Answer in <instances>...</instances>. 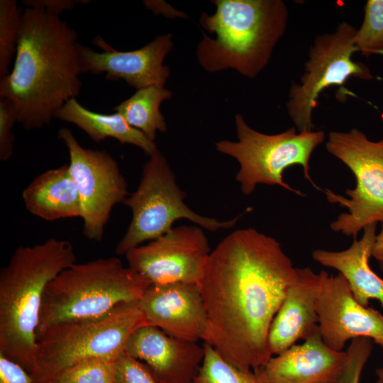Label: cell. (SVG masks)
<instances>
[{"label": "cell", "instance_id": "1", "mask_svg": "<svg viewBox=\"0 0 383 383\" xmlns=\"http://www.w3.org/2000/svg\"><path fill=\"white\" fill-rule=\"evenodd\" d=\"M296 268L274 238L240 229L209 254L198 283L208 318L204 343L226 361L255 372L273 356L271 324Z\"/></svg>", "mask_w": 383, "mask_h": 383}, {"label": "cell", "instance_id": "2", "mask_svg": "<svg viewBox=\"0 0 383 383\" xmlns=\"http://www.w3.org/2000/svg\"><path fill=\"white\" fill-rule=\"evenodd\" d=\"M77 40V32L60 15L23 10L14 65L0 77V97L14 104L26 130L48 126L58 109L79 96Z\"/></svg>", "mask_w": 383, "mask_h": 383}, {"label": "cell", "instance_id": "3", "mask_svg": "<svg viewBox=\"0 0 383 383\" xmlns=\"http://www.w3.org/2000/svg\"><path fill=\"white\" fill-rule=\"evenodd\" d=\"M75 262L72 243L50 238L33 246L19 245L0 270V354L30 375L45 290Z\"/></svg>", "mask_w": 383, "mask_h": 383}, {"label": "cell", "instance_id": "4", "mask_svg": "<svg viewBox=\"0 0 383 383\" xmlns=\"http://www.w3.org/2000/svg\"><path fill=\"white\" fill-rule=\"evenodd\" d=\"M216 12L202 13L203 33L196 48L199 63L215 73L233 69L254 78L267 66L285 33L289 9L281 0H214Z\"/></svg>", "mask_w": 383, "mask_h": 383}, {"label": "cell", "instance_id": "5", "mask_svg": "<svg viewBox=\"0 0 383 383\" xmlns=\"http://www.w3.org/2000/svg\"><path fill=\"white\" fill-rule=\"evenodd\" d=\"M151 283L116 257L74 263L47 286L36 334L54 325L97 318L139 301Z\"/></svg>", "mask_w": 383, "mask_h": 383}, {"label": "cell", "instance_id": "6", "mask_svg": "<svg viewBox=\"0 0 383 383\" xmlns=\"http://www.w3.org/2000/svg\"><path fill=\"white\" fill-rule=\"evenodd\" d=\"M147 325L139 301L123 303L97 318L62 323L36 334L33 383H47L66 367L84 359H116L131 334Z\"/></svg>", "mask_w": 383, "mask_h": 383}, {"label": "cell", "instance_id": "7", "mask_svg": "<svg viewBox=\"0 0 383 383\" xmlns=\"http://www.w3.org/2000/svg\"><path fill=\"white\" fill-rule=\"evenodd\" d=\"M238 141L223 140L216 143L218 152L234 157L240 164L235 179L245 195L251 194L257 184L279 186L304 196L284 181V171L291 165L302 167L304 177L318 188L309 173V160L325 139L323 131L298 132L295 127L277 134H265L250 127L243 116L236 114Z\"/></svg>", "mask_w": 383, "mask_h": 383}, {"label": "cell", "instance_id": "8", "mask_svg": "<svg viewBox=\"0 0 383 383\" xmlns=\"http://www.w3.org/2000/svg\"><path fill=\"white\" fill-rule=\"evenodd\" d=\"M185 193L176 183L174 175L165 157L157 151L145 164L137 189L123 204L130 207V225L118 243L115 252L125 255L144 242L155 240L172 228L180 218L188 219L210 231L233 227L240 216L219 221L201 216L184 202Z\"/></svg>", "mask_w": 383, "mask_h": 383}, {"label": "cell", "instance_id": "9", "mask_svg": "<svg viewBox=\"0 0 383 383\" xmlns=\"http://www.w3.org/2000/svg\"><path fill=\"white\" fill-rule=\"evenodd\" d=\"M326 148L350 170L356 180L355 187L345 192L347 198L326 192L330 202L348 209L331 223V228L356 239L365 226L383 223V138L372 141L357 128L332 131Z\"/></svg>", "mask_w": 383, "mask_h": 383}, {"label": "cell", "instance_id": "10", "mask_svg": "<svg viewBox=\"0 0 383 383\" xmlns=\"http://www.w3.org/2000/svg\"><path fill=\"white\" fill-rule=\"evenodd\" d=\"M356 29L343 22L332 33L317 35L309 48V59L300 83H292L286 104L288 115L298 132L313 131L312 114L320 93L331 86H342L350 77L373 78L370 69L355 62Z\"/></svg>", "mask_w": 383, "mask_h": 383}, {"label": "cell", "instance_id": "11", "mask_svg": "<svg viewBox=\"0 0 383 383\" xmlns=\"http://www.w3.org/2000/svg\"><path fill=\"white\" fill-rule=\"evenodd\" d=\"M58 138L69 152V170L81 201L83 235L100 242L112 209L128 197L126 180L106 150L82 147L67 128L59 130Z\"/></svg>", "mask_w": 383, "mask_h": 383}, {"label": "cell", "instance_id": "12", "mask_svg": "<svg viewBox=\"0 0 383 383\" xmlns=\"http://www.w3.org/2000/svg\"><path fill=\"white\" fill-rule=\"evenodd\" d=\"M211 252L201 228L181 226L124 255L128 266L151 284H198Z\"/></svg>", "mask_w": 383, "mask_h": 383}, {"label": "cell", "instance_id": "13", "mask_svg": "<svg viewBox=\"0 0 383 383\" xmlns=\"http://www.w3.org/2000/svg\"><path fill=\"white\" fill-rule=\"evenodd\" d=\"M316 309L321 338L331 349L340 352L348 340L357 338L383 348V315L359 304L342 274L322 270Z\"/></svg>", "mask_w": 383, "mask_h": 383}, {"label": "cell", "instance_id": "14", "mask_svg": "<svg viewBox=\"0 0 383 383\" xmlns=\"http://www.w3.org/2000/svg\"><path fill=\"white\" fill-rule=\"evenodd\" d=\"M94 44L104 51L99 52L79 43L77 51L82 73L106 74L110 80L124 79L139 90L150 86L164 87L170 70L163 61L173 48L170 33L159 35L139 49L118 51L107 45L101 37Z\"/></svg>", "mask_w": 383, "mask_h": 383}, {"label": "cell", "instance_id": "15", "mask_svg": "<svg viewBox=\"0 0 383 383\" xmlns=\"http://www.w3.org/2000/svg\"><path fill=\"white\" fill-rule=\"evenodd\" d=\"M139 305L147 325L181 340H204L208 318L198 284H150Z\"/></svg>", "mask_w": 383, "mask_h": 383}, {"label": "cell", "instance_id": "16", "mask_svg": "<svg viewBox=\"0 0 383 383\" xmlns=\"http://www.w3.org/2000/svg\"><path fill=\"white\" fill-rule=\"evenodd\" d=\"M123 351L145 363L161 383H193L204 356V345L150 325L135 329Z\"/></svg>", "mask_w": 383, "mask_h": 383}, {"label": "cell", "instance_id": "17", "mask_svg": "<svg viewBox=\"0 0 383 383\" xmlns=\"http://www.w3.org/2000/svg\"><path fill=\"white\" fill-rule=\"evenodd\" d=\"M348 360L321 338L318 326L301 345H294L254 372L262 383L339 382Z\"/></svg>", "mask_w": 383, "mask_h": 383}, {"label": "cell", "instance_id": "18", "mask_svg": "<svg viewBox=\"0 0 383 383\" xmlns=\"http://www.w3.org/2000/svg\"><path fill=\"white\" fill-rule=\"evenodd\" d=\"M322 281V271L310 267L296 268L294 279L271 324L268 343L272 355H277L307 339L318 326L316 301Z\"/></svg>", "mask_w": 383, "mask_h": 383}, {"label": "cell", "instance_id": "19", "mask_svg": "<svg viewBox=\"0 0 383 383\" xmlns=\"http://www.w3.org/2000/svg\"><path fill=\"white\" fill-rule=\"evenodd\" d=\"M377 224L365 226L361 238L354 239L344 250L316 249L311 254L316 262L338 270L348 282L356 301L365 307L372 299L378 300L383 307V279L369 264L377 239Z\"/></svg>", "mask_w": 383, "mask_h": 383}, {"label": "cell", "instance_id": "20", "mask_svg": "<svg viewBox=\"0 0 383 383\" xmlns=\"http://www.w3.org/2000/svg\"><path fill=\"white\" fill-rule=\"evenodd\" d=\"M22 198L32 215L47 221L82 216L79 192L68 165L38 175L23 189Z\"/></svg>", "mask_w": 383, "mask_h": 383}, {"label": "cell", "instance_id": "21", "mask_svg": "<svg viewBox=\"0 0 383 383\" xmlns=\"http://www.w3.org/2000/svg\"><path fill=\"white\" fill-rule=\"evenodd\" d=\"M55 118L76 125L96 143L113 138L122 144L128 143L141 148L149 156L158 151L154 141L132 127L119 113H96L86 109L76 99L66 102L56 111Z\"/></svg>", "mask_w": 383, "mask_h": 383}, {"label": "cell", "instance_id": "22", "mask_svg": "<svg viewBox=\"0 0 383 383\" xmlns=\"http://www.w3.org/2000/svg\"><path fill=\"white\" fill-rule=\"evenodd\" d=\"M172 93L164 87L150 86L137 90L113 109L121 114L133 128L155 142L156 132H165L167 126L160 111L161 103L170 99Z\"/></svg>", "mask_w": 383, "mask_h": 383}, {"label": "cell", "instance_id": "23", "mask_svg": "<svg viewBox=\"0 0 383 383\" xmlns=\"http://www.w3.org/2000/svg\"><path fill=\"white\" fill-rule=\"evenodd\" d=\"M204 356L193 383H262L253 371L237 368L209 344L204 343Z\"/></svg>", "mask_w": 383, "mask_h": 383}, {"label": "cell", "instance_id": "24", "mask_svg": "<svg viewBox=\"0 0 383 383\" xmlns=\"http://www.w3.org/2000/svg\"><path fill=\"white\" fill-rule=\"evenodd\" d=\"M116 359H84L62 370L47 383H113Z\"/></svg>", "mask_w": 383, "mask_h": 383}, {"label": "cell", "instance_id": "25", "mask_svg": "<svg viewBox=\"0 0 383 383\" xmlns=\"http://www.w3.org/2000/svg\"><path fill=\"white\" fill-rule=\"evenodd\" d=\"M23 11L17 1L0 0V77L16 57Z\"/></svg>", "mask_w": 383, "mask_h": 383}, {"label": "cell", "instance_id": "26", "mask_svg": "<svg viewBox=\"0 0 383 383\" xmlns=\"http://www.w3.org/2000/svg\"><path fill=\"white\" fill-rule=\"evenodd\" d=\"M355 45L362 55H383V0H368L360 28L356 30Z\"/></svg>", "mask_w": 383, "mask_h": 383}, {"label": "cell", "instance_id": "27", "mask_svg": "<svg viewBox=\"0 0 383 383\" xmlns=\"http://www.w3.org/2000/svg\"><path fill=\"white\" fill-rule=\"evenodd\" d=\"M113 383H161L143 362L124 351L116 360Z\"/></svg>", "mask_w": 383, "mask_h": 383}, {"label": "cell", "instance_id": "28", "mask_svg": "<svg viewBox=\"0 0 383 383\" xmlns=\"http://www.w3.org/2000/svg\"><path fill=\"white\" fill-rule=\"evenodd\" d=\"M372 350V340L367 338L352 340L347 353L348 360L339 383H359L362 369Z\"/></svg>", "mask_w": 383, "mask_h": 383}, {"label": "cell", "instance_id": "29", "mask_svg": "<svg viewBox=\"0 0 383 383\" xmlns=\"http://www.w3.org/2000/svg\"><path fill=\"white\" fill-rule=\"evenodd\" d=\"M18 122V113L14 104L0 97V160L6 161L12 156L14 136L12 128Z\"/></svg>", "mask_w": 383, "mask_h": 383}, {"label": "cell", "instance_id": "30", "mask_svg": "<svg viewBox=\"0 0 383 383\" xmlns=\"http://www.w3.org/2000/svg\"><path fill=\"white\" fill-rule=\"evenodd\" d=\"M0 383H33V379L21 366L0 354Z\"/></svg>", "mask_w": 383, "mask_h": 383}, {"label": "cell", "instance_id": "31", "mask_svg": "<svg viewBox=\"0 0 383 383\" xmlns=\"http://www.w3.org/2000/svg\"><path fill=\"white\" fill-rule=\"evenodd\" d=\"M89 0H24L22 4L27 8L43 9L60 15L65 11H71L77 4H89Z\"/></svg>", "mask_w": 383, "mask_h": 383}, {"label": "cell", "instance_id": "32", "mask_svg": "<svg viewBox=\"0 0 383 383\" xmlns=\"http://www.w3.org/2000/svg\"><path fill=\"white\" fill-rule=\"evenodd\" d=\"M145 6L151 11L155 15L161 13L165 16H173V9L162 1H144Z\"/></svg>", "mask_w": 383, "mask_h": 383}, {"label": "cell", "instance_id": "33", "mask_svg": "<svg viewBox=\"0 0 383 383\" xmlns=\"http://www.w3.org/2000/svg\"><path fill=\"white\" fill-rule=\"evenodd\" d=\"M372 255L378 261L383 260V229L380 234L377 235Z\"/></svg>", "mask_w": 383, "mask_h": 383}, {"label": "cell", "instance_id": "34", "mask_svg": "<svg viewBox=\"0 0 383 383\" xmlns=\"http://www.w3.org/2000/svg\"><path fill=\"white\" fill-rule=\"evenodd\" d=\"M377 379L374 383H383V367L376 370Z\"/></svg>", "mask_w": 383, "mask_h": 383}, {"label": "cell", "instance_id": "35", "mask_svg": "<svg viewBox=\"0 0 383 383\" xmlns=\"http://www.w3.org/2000/svg\"><path fill=\"white\" fill-rule=\"evenodd\" d=\"M378 262H379V267H380L382 271L383 272V260H379Z\"/></svg>", "mask_w": 383, "mask_h": 383}, {"label": "cell", "instance_id": "36", "mask_svg": "<svg viewBox=\"0 0 383 383\" xmlns=\"http://www.w3.org/2000/svg\"><path fill=\"white\" fill-rule=\"evenodd\" d=\"M328 383H339V382H328Z\"/></svg>", "mask_w": 383, "mask_h": 383}]
</instances>
